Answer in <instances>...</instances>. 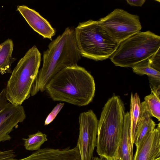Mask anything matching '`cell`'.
<instances>
[{
	"label": "cell",
	"instance_id": "6da1fadb",
	"mask_svg": "<svg viewBox=\"0 0 160 160\" xmlns=\"http://www.w3.org/2000/svg\"><path fill=\"white\" fill-rule=\"evenodd\" d=\"M95 90L92 76L77 64L62 69L48 82L45 91L54 101L64 102L79 106L88 105Z\"/></svg>",
	"mask_w": 160,
	"mask_h": 160
},
{
	"label": "cell",
	"instance_id": "7a4b0ae2",
	"mask_svg": "<svg viewBox=\"0 0 160 160\" xmlns=\"http://www.w3.org/2000/svg\"><path fill=\"white\" fill-rule=\"evenodd\" d=\"M81 57L76 43L75 29L67 27L50 43L43 52L42 66L32 86L31 95L45 91L47 84L54 76L67 67L77 64Z\"/></svg>",
	"mask_w": 160,
	"mask_h": 160
},
{
	"label": "cell",
	"instance_id": "3957f363",
	"mask_svg": "<svg viewBox=\"0 0 160 160\" xmlns=\"http://www.w3.org/2000/svg\"><path fill=\"white\" fill-rule=\"evenodd\" d=\"M125 108L120 97L113 95L105 104L98 121L96 151L107 160H118Z\"/></svg>",
	"mask_w": 160,
	"mask_h": 160
},
{
	"label": "cell",
	"instance_id": "277c9868",
	"mask_svg": "<svg viewBox=\"0 0 160 160\" xmlns=\"http://www.w3.org/2000/svg\"><path fill=\"white\" fill-rule=\"evenodd\" d=\"M41 53L34 45L18 61L8 81L6 98L11 104L21 105L30 96L32 84L39 72Z\"/></svg>",
	"mask_w": 160,
	"mask_h": 160
},
{
	"label": "cell",
	"instance_id": "5b68a950",
	"mask_svg": "<svg viewBox=\"0 0 160 160\" xmlns=\"http://www.w3.org/2000/svg\"><path fill=\"white\" fill-rule=\"evenodd\" d=\"M75 33L82 56L96 61L110 58L119 44L111 38L98 21L80 22L75 29Z\"/></svg>",
	"mask_w": 160,
	"mask_h": 160
},
{
	"label": "cell",
	"instance_id": "8992f818",
	"mask_svg": "<svg viewBox=\"0 0 160 160\" xmlns=\"http://www.w3.org/2000/svg\"><path fill=\"white\" fill-rule=\"evenodd\" d=\"M160 48L159 36L149 31H140L121 42L110 59L116 66L132 68Z\"/></svg>",
	"mask_w": 160,
	"mask_h": 160
},
{
	"label": "cell",
	"instance_id": "52a82bcc",
	"mask_svg": "<svg viewBox=\"0 0 160 160\" xmlns=\"http://www.w3.org/2000/svg\"><path fill=\"white\" fill-rule=\"evenodd\" d=\"M101 27L113 40L121 42L140 31L139 16L117 8L98 20Z\"/></svg>",
	"mask_w": 160,
	"mask_h": 160
},
{
	"label": "cell",
	"instance_id": "ba28073f",
	"mask_svg": "<svg viewBox=\"0 0 160 160\" xmlns=\"http://www.w3.org/2000/svg\"><path fill=\"white\" fill-rule=\"evenodd\" d=\"M79 121V135L76 147L81 160H91L96 145L98 121L93 112L90 110L80 114Z\"/></svg>",
	"mask_w": 160,
	"mask_h": 160
},
{
	"label": "cell",
	"instance_id": "9c48e42d",
	"mask_svg": "<svg viewBox=\"0 0 160 160\" xmlns=\"http://www.w3.org/2000/svg\"><path fill=\"white\" fill-rule=\"evenodd\" d=\"M26 117L22 106L14 105L6 98H0V142L10 140V133L19 123L23 122Z\"/></svg>",
	"mask_w": 160,
	"mask_h": 160
},
{
	"label": "cell",
	"instance_id": "30bf717a",
	"mask_svg": "<svg viewBox=\"0 0 160 160\" xmlns=\"http://www.w3.org/2000/svg\"><path fill=\"white\" fill-rule=\"evenodd\" d=\"M10 160H81L78 148L68 147L63 149L40 148L24 158Z\"/></svg>",
	"mask_w": 160,
	"mask_h": 160
},
{
	"label": "cell",
	"instance_id": "8fae6325",
	"mask_svg": "<svg viewBox=\"0 0 160 160\" xmlns=\"http://www.w3.org/2000/svg\"><path fill=\"white\" fill-rule=\"evenodd\" d=\"M17 11L34 31L44 38L52 40L55 34V29L38 12L24 5L18 6Z\"/></svg>",
	"mask_w": 160,
	"mask_h": 160
},
{
	"label": "cell",
	"instance_id": "7c38bea8",
	"mask_svg": "<svg viewBox=\"0 0 160 160\" xmlns=\"http://www.w3.org/2000/svg\"><path fill=\"white\" fill-rule=\"evenodd\" d=\"M133 160H160V124L136 149Z\"/></svg>",
	"mask_w": 160,
	"mask_h": 160
},
{
	"label": "cell",
	"instance_id": "4fadbf2b",
	"mask_svg": "<svg viewBox=\"0 0 160 160\" xmlns=\"http://www.w3.org/2000/svg\"><path fill=\"white\" fill-rule=\"evenodd\" d=\"M141 115L134 134V143L136 149L149 136L156 125L145 101L141 103Z\"/></svg>",
	"mask_w": 160,
	"mask_h": 160
},
{
	"label": "cell",
	"instance_id": "5bb4252c",
	"mask_svg": "<svg viewBox=\"0 0 160 160\" xmlns=\"http://www.w3.org/2000/svg\"><path fill=\"white\" fill-rule=\"evenodd\" d=\"M141 102L138 95L136 93H131L130 100V128L128 142L130 154L133 160V148L135 132L140 118L141 112Z\"/></svg>",
	"mask_w": 160,
	"mask_h": 160
},
{
	"label": "cell",
	"instance_id": "9a60e30c",
	"mask_svg": "<svg viewBox=\"0 0 160 160\" xmlns=\"http://www.w3.org/2000/svg\"><path fill=\"white\" fill-rule=\"evenodd\" d=\"M2 48L0 51V73L4 74L12 73V64L16 59L12 57L13 43L12 39H8L1 44Z\"/></svg>",
	"mask_w": 160,
	"mask_h": 160
},
{
	"label": "cell",
	"instance_id": "2e32d148",
	"mask_svg": "<svg viewBox=\"0 0 160 160\" xmlns=\"http://www.w3.org/2000/svg\"><path fill=\"white\" fill-rule=\"evenodd\" d=\"M130 125V114L127 112L125 115L122 136L118 152V160H133L131 156L129 146Z\"/></svg>",
	"mask_w": 160,
	"mask_h": 160
},
{
	"label": "cell",
	"instance_id": "e0dca14e",
	"mask_svg": "<svg viewBox=\"0 0 160 160\" xmlns=\"http://www.w3.org/2000/svg\"><path fill=\"white\" fill-rule=\"evenodd\" d=\"M132 68L133 72L137 74L147 75L150 79L160 81V72L151 67L148 59L138 63Z\"/></svg>",
	"mask_w": 160,
	"mask_h": 160
},
{
	"label": "cell",
	"instance_id": "ac0fdd59",
	"mask_svg": "<svg viewBox=\"0 0 160 160\" xmlns=\"http://www.w3.org/2000/svg\"><path fill=\"white\" fill-rule=\"evenodd\" d=\"M47 136L40 131L29 135L27 138H23L24 146L26 149L29 151L38 150L41 146L48 141Z\"/></svg>",
	"mask_w": 160,
	"mask_h": 160
},
{
	"label": "cell",
	"instance_id": "d6986e66",
	"mask_svg": "<svg viewBox=\"0 0 160 160\" xmlns=\"http://www.w3.org/2000/svg\"><path fill=\"white\" fill-rule=\"evenodd\" d=\"M146 102L152 116L160 120V96L151 92L144 98Z\"/></svg>",
	"mask_w": 160,
	"mask_h": 160
},
{
	"label": "cell",
	"instance_id": "ffe728a7",
	"mask_svg": "<svg viewBox=\"0 0 160 160\" xmlns=\"http://www.w3.org/2000/svg\"><path fill=\"white\" fill-rule=\"evenodd\" d=\"M64 105V103H60L55 107L46 118L44 123L45 125H48L53 120Z\"/></svg>",
	"mask_w": 160,
	"mask_h": 160
},
{
	"label": "cell",
	"instance_id": "44dd1931",
	"mask_svg": "<svg viewBox=\"0 0 160 160\" xmlns=\"http://www.w3.org/2000/svg\"><path fill=\"white\" fill-rule=\"evenodd\" d=\"M151 67L160 72V50L148 58Z\"/></svg>",
	"mask_w": 160,
	"mask_h": 160
},
{
	"label": "cell",
	"instance_id": "7402d4cb",
	"mask_svg": "<svg viewBox=\"0 0 160 160\" xmlns=\"http://www.w3.org/2000/svg\"><path fill=\"white\" fill-rule=\"evenodd\" d=\"M15 156V152L12 149L0 151V160H10Z\"/></svg>",
	"mask_w": 160,
	"mask_h": 160
},
{
	"label": "cell",
	"instance_id": "603a6c76",
	"mask_svg": "<svg viewBox=\"0 0 160 160\" xmlns=\"http://www.w3.org/2000/svg\"><path fill=\"white\" fill-rule=\"evenodd\" d=\"M127 3L131 6H142L146 1L145 0H128Z\"/></svg>",
	"mask_w": 160,
	"mask_h": 160
},
{
	"label": "cell",
	"instance_id": "cb8c5ba5",
	"mask_svg": "<svg viewBox=\"0 0 160 160\" xmlns=\"http://www.w3.org/2000/svg\"><path fill=\"white\" fill-rule=\"evenodd\" d=\"M2 48V46L1 44H0V51L1 50Z\"/></svg>",
	"mask_w": 160,
	"mask_h": 160
}]
</instances>
